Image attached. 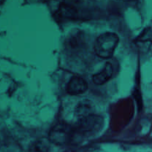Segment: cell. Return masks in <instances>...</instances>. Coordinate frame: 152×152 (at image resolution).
I'll return each mask as SVG.
<instances>
[{
	"label": "cell",
	"mask_w": 152,
	"mask_h": 152,
	"mask_svg": "<svg viewBox=\"0 0 152 152\" xmlns=\"http://www.w3.org/2000/svg\"><path fill=\"white\" fill-rule=\"evenodd\" d=\"M56 16L59 19H74L77 18V10L72 5L62 3L59 5V10L56 12Z\"/></svg>",
	"instance_id": "7"
},
{
	"label": "cell",
	"mask_w": 152,
	"mask_h": 152,
	"mask_svg": "<svg viewBox=\"0 0 152 152\" xmlns=\"http://www.w3.org/2000/svg\"><path fill=\"white\" fill-rule=\"evenodd\" d=\"M4 1H5V0H0V6H1V4H3V3L4 2Z\"/></svg>",
	"instance_id": "8"
},
{
	"label": "cell",
	"mask_w": 152,
	"mask_h": 152,
	"mask_svg": "<svg viewBox=\"0 0 152 152\" xmlns=\"http://www.w3.org/2000/svg\"><path fill=\"white\" fill-rule=\"evenodd\" d=\"M87 83L84 79L79 77H74L70 80L66 87V91L69 94H81L88 90Z\"/></svg>",
	"instance_id": "4"
},
{
	"label": "cell",
	"mask_w": 152,
	"mask_h": 152,
	"mask_svg": "<svg viewBox=\"0 0 152 152\" xmlns=\"http://www.w3.org/2000/svg\"><path fill=\"white\" fill-rule=\"evenodd\" d=\"M113 75V67L111 63L107 62L105 64V67L103 68L102 71L97 74H94L92 77V80L94 83L97 86H101V85L105 84V83L108 81L112 77Z\"/></svg>",
	"instance_id": "6"
},
{
	"label": "cell",
	"mask_w": 152,
	"mask_h": 152,
	"mask_svg": "<svg viewBox=\"0 0 152 152\" xmlns=\"http://www.w3.org/2000/svg\"><path fill=\"white\" fill-rule=\"evenodd\" d=\"M119 42V37L114 33L107 32L101 34L94 44L96 56L102 59H108L113 56Z\"/></svg>",
	"instance_id": "2"
},
{
	"label": "cell",
	"mask_w": 152,
	"mask_h": 152,
	"mask_svg": "<svg viewBox=\"0 0 152 152\" xmlns=\"http://www.w3.org/2000/svg\"><path fill=\"white\" fill-rule=\"evenodd\" d=\"M94 104L89 99L82 100L77 104L75 109V115L78 119L94 114Z\"/></svg>",
	"instance_id": "5"
},
{
	"label": "cell",
	"mask_w": 152,
	"mask_h": 152,
	"mask_svg": "<svg viewBox=\"0 0 152 152\" xmlns=\"http://www.w3.org/2000/svg\"><path fill=\"white\" fill-rule=\"evenodd\" d=\"M73 129L65 123H59L52 128L49 133V140L52 143L63 145L71 141Z\"/></svg>",
	"instance_id": "3"
},
{
	"label": "cell",
	"mask_w": 152,
	"mask_h": 152,
	"mask_svg": "<svg viewBox=\"0 0 152 152\" xmlns=\"http://www.w3.org/2000/svg\"><path fill=\"white\" fill-rule=\"evenodd\" d=\"M103 123L102 117L94 114L79 119L76 128L73 129L71 141L82 140L84 137L96 134L100 132Z\"/></svg>",
	"instance_id": "1"
},
{
	"label": "cell",
	"mask_w": 152,
	"mask_h": 152,
	"mask_svg": "<svg viewBox=\"0 0 152 152\" xmlns=\"http://www.w3.org/2000/svg\"><path fill=\"white\" fill-rule=\"evenodd\" d=\"M123 1H134V0H123Z\"/></svg>",
	"instance_id": "9"
}]
</instances>
